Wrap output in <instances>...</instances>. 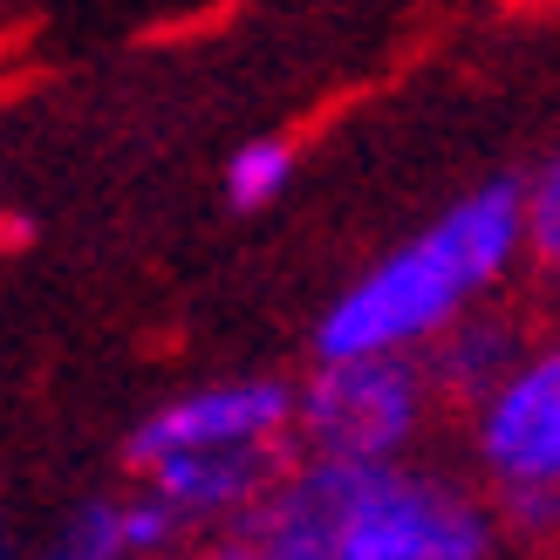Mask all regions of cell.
<instances>
[{
	"instance_id": "6da1fadb",
	"label": "cell",
	"mask_w": 560,
	"mask_h": 560,
	"mask_svg": "<svg viewBox=\"0 0 560 560\" xmlns=\"http://www.w3.org/2000/svg\"><path fill=\"white\" fill-rule=\"evenodd\" d=\"M233 540L254 560H492L499 520L479 492L417 465L294 458Z\"/></svg>"
},
{
	"instance_id": "7a4b0ae2",
	"label": "cell",
	"mask_w": 560,
	"mask_h": 560,
	"mask_svg": "<svg viewBox=\"0 0 560 560\" xmlns=\"http://www.w3.org/2000/svg\"><path fill=\"white\" fill-rule=\"evenodd\" d=\"M520 260V178H492L444 206L417 240L383 254L322 307L315 362L335 355H417L513 273Z\"/></svg>"
},
{
	"instance_id": "3957f363",
	"label": "cell",
	"mask_w": 560,
	"mask_h": 560,
	"mask_svg": "<svg viewBox=\"0 0 560 560\" xmlns=\"http://www.w3.org/2000/svg\"><path fill=\"white\" fill-rule=\"evenodd\" d=\"M431 404L417 355H335L294 383L288 444L322 465H404L431 424Z\"/></svg>"
},
{
	"instance_id": "277c9868",
	"label": "cell",
	"mask_w": 560,
	"mask_h": 560,
	"mask_svg": "<svg viewBox=\"0 0 560 560\" xmlns=\"http://www.w3.org/2000/svg\"><path fill=\"white\" fill-rule=\"evenodd\" d=\"M294 431V383L288 376H226L164 397L124 438L130 471H151L164 458L191 452H240V444H288Z\"/></svg>"
},
{
	"instance_id": "5b68a950",
	"label": "cell",
	"mask_w": 560,
	"mask_h": 560,
	"mask_svg": "<svg viewBox=\"0 0 560 560\" xmlns=\"http://www.w3.org/2000/svg\"><path fill=\"white\" fill-rule=\"evenodd\" d=\"M471 452L499 486L560 492V342H534L471 410Z\"/></svg>"
},
{
	"instance_id": "8992f818",
	"label": "cell",
	"mask_w": 560,
	"mask_h": 560,
	"mask_svg": "<svg viewBox=\"0 0 560 560\" xmlns=\"http://www.w3.org/2000/svg\"><path fill=\"white\" fill-rule=\"evenodd\" d=\"M294 444H240V452H191L144 471V492L178 526H226V540L254 520L288 479Z\"/></svg>"
},
{
	"instance_id": "52a82bcc",
	"label": "cell",
	"mask_w": 560,
	"mask_h": 560,
	"mask_svg": "<svg viewBox=\"0 0 560 560\" xmlns=\"http://www.w3.org/2000/svg\"><path fill=\"white\" fill-rule=\"evenodd\" d=\"M520 355H526L520 322H513V315H492V307H471V315H458L452 328L438 335V342L417 349V370H424L431 397L479 410L492 389L513 376Z\"/></svg>"
},
{
	"instance_id": "ba28073f",
	"label": "cell",
	"mask_w": 560,
	"mask_h": 560,
	"mask_svg": "<svg viewBox=\"0 0 560 560\" xmlns=\"http://www.w3.org/2000/svg\"><path fill=\"white\" fill-rule=\"evenodd\" d=\"M294 178V151L280 137H246V144L226 158V206L233 212H260L273 206Z\"/></svg>"
},
{
	"instance_id": "9c48e42d",
	"label": "cell",
	"mask_w": 560,
	"mask_h": 560,
	"mask_svg": "<svg viewBox=\"0 0 560 560\" xmlns=\"http://www.w3.org/2000/svg\"><path fill=\"white\" fill-rule=\"evenodd\" d=\"M21 560H124L117 499H82V506L62 520V534H48L42 547H27Z\"/></svg>"
},
{
	"instance_id": "30bf717a",
	"label": "cell",
	"mask_w": 560,
	"mask_h": 560,
	"mask_svg": "<svg viewBox=\"0 0 560 560\" xmlns=\"http://www.w3.org/2000/svg\"><path fill=\"white\" fill-rule=\"evenodd\" d=\"M520 254L560 273V151L520 185Z\"/></svg>"
},
{
	"instance_id": "8fae6325",
	"label": "cell",
	"mask_w": 560,
	"mask_h": 560,
	"mask_svg": "<svg viewBox=\"0 0 560 560\" xmlns=\"http://www.w3.org/2000/svg\"><path fill=\"white\" fill-rule=\"evenodd\" d=\"M117 526H124V560H172L178 540H185V526L164 513L151 492L117 499Z\"/></svg>"
},
{
	"instance_id": "7c38bea8",
	"label": "cell",
	"mask_w": 560,
	"mask_h": 560,
	"mask_svg": "<svg viewBox=\"0 0 560 560\" xmlns=\"http://www.w3.org/2000/svg\"><path fill=\"white\" fill-rule=\"evenodd\" d=\"M499 534H520V540H553L560 534V492L547 486H499Z\"/></svg>"
},
{
	"instance_id": "4fadbf2b",
	"label": "cell",
	"mask_w": 560,
	"mask_h": 560,
	"mask_svg": "<svg viewBox=\"0 0 560 560\" xmlns=\"http://www.w3.org/2000/svg\"><path fill=\"white\" fill-rule=\"evenodd\" d=\"M14 246H27V219L0 206V254H14Z\"/></svg>"
},
{
	"instance_id": "5bb4252c",
	"label": "cell",
	"mask_w": 560,
	"mask_h": 560,
	"mask_svg": "<svg viewBox=\"0 0 560 560\" xmlns=\"http://www.w3.org/2000/svg\"><path fill=\"white\" fill-rule=\"evenodd\" d=\"M191 560H254V547H246V540H212L206 553H191Z\"/></svg>"
},
{
	"instance_id": "9a60e30c",
	"label": "cell",
	"mask_w": 560,
	"mask_h": 560,
	"mask_svg": "<svg viewBox=\"0 0 560 560\" xmlns=\"http://www.w3.org/2000/svg\"><path fill=\"white\" fill-rule=\"evenodd\" d=\"M0 560H21V547H14V534H8V520H0Z\"/></svg>"
}]
</instances>
